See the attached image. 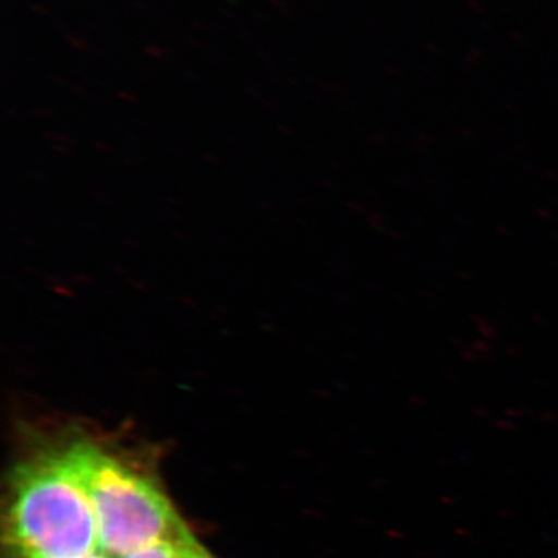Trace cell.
Returning a JSON list of instances; mask_svg holds the SVG:
<instances>
[{"instance_id": "277c9868", "label": "cell", "mask_w": 558, "mask_h": 558, "mask_svg": "<svg viewBox=\"0 0 558 558\" xmlns=\"http://www.w3.org/2000/svg\"><path fill=\"white\" fill-rule=\"evenodd\" d=\"M182 558H215L197 542L193 532L186 531L182 539Z\"/></svg>"}, {"instance_id": "7a4b0ae2", "label": "cell", "mask_w": 558, "mask_h": 558, "mask_svg": "<svg viewBox=\"0 0 558 558\" xmlns=\"http://www.w3.org/2000/svg\"><path fill=\"white\" fill-rule=\"evenodd\" d=\"M68 449L89 495L100 553L121 558L189 527L156 483L98 444L76 439Z\"/></svg>"}, {"instance_id": "3957f363", "label": "cell", "mask_w": 558, "mask_h": 558, "mask_svg": "<svg viewBox=\"0 0 558 558\" xmlns=\"http://www.w3.org/2000/svg\"><path fill=\"white\" fill-rule=\"evenodd\" d=\"M189 527L178 538L161 539L121 558H182V539Z\"/></svg>"}, {"instance_id": "5b68a950", "label": "cell", "mask_w": 558, "mask_h": 558, "mask_svg": "<svg viewBox=\"0 0 558 558\" xmlns=\"http://www.w3.org/2000/svg\"><path fill=\"white\" fill-rule=\"evenodd\" d=\"M78 558H109V557L106 556V554H102V553H100V550H98V553L90 554V556L78 557Z\"/></svg>"}, {"instance_id": "6da1fadb", "label": "cell", "mask_w": 558, "mask_h": 558, "mask_svg": "<svg viewBox=\"0 0 558 558\" xmlns=\"http://www.w3.org/2000/svg\"><path fill=\"white\" fill-rule=\"evenodd\" d=\"M5 543L16 558H78L100 550L94 509L68 444L38 451L14 470Z\"/></svg>"}]
</instances>
